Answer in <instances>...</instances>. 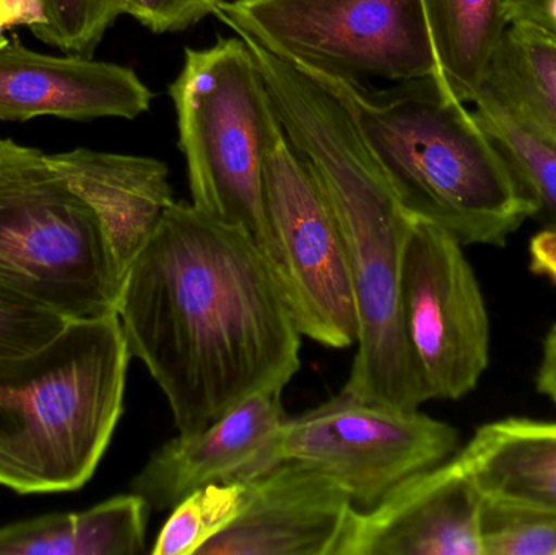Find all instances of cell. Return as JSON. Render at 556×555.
I'll list each match as a JSON object with an SVG mask.
<instances>
[{
	"label": "cell",
	"mask_w": 556,
	"mask_h": 555,
	"mask_svg": "<svg viewBox=\"0 0 556 555\" xmlns=\"http://www.w3.org/2000/svg\"><path fill=\"white\" fill-rule=\"evenodd\" d=\"M117 316L192 436L254 394L283 391L301 332L273 263L240 228L175 202L127 267Z\"/></svg>",
	"instance_id": "cell-1"
},
{
	"label": "cell",
	"mask_w": 556,
	"mask_h": 555,
	"mask_svg": "<svg viewBox=\"0 0 556 555\" xmlns=\"http://www.w3.org/2000/svg\"><path fill=\"white\" fill-rule=\"evenodd\" d=\"M238 36L256 58L285 134L319 179L345 240L358 336L340 393L418 411L430 400L405 335L401 297L414 217L395 198L339 98L256 39Z\"/></svg>",
	"instance_id": "cell-2"
},
{
	"label": "cell",
	"mask_w": 556,
	"mask_h": 555,
	"mask_svg": "<svg viewBox=\"0 0 556 555\" xmlns=\"http://www.w3.org/2000/svg\"><path fill=\"white\" fill-rule=\"evenodd\" d=\"M298 68L346 108L412 217L443 228L464 247H502L534 218L498 150L443 75L407 81L381 97L353 78Z\"/></svg>",
	"instance_id": "cell-3"
},
{
	"label": "cell",
	"mask_w": 556,
	"mask_h": 555,
	"mask_svg": "<svg viewBox=\"0 0 556 555\" xmlns=\"http://www.w3.org/2000/svg\"><path fill=\"white\" fill-rule=\"evenodd\" d=\"M130 358L117 315L0 355V485L23 495L84 488L123 416Z\"/></svg>",
	"instance_id": "cell-4"
},
{
	"label": "cell",
	"mask_w": 556,
	"mask_h": 555,
	"mask_svg": "<svg viewBox=\"0 0 556 555\" xmlns=\"http://www.w3.org/2000/svg\"><path fill=\"white\" fill-rule=\"evenodd\" d=\"M168 93L178 117L191 204L244 231L276 269L264 166L283 127L250 46L233 36L218 38L211 48H186Z\"/></svg>",
	"instance_id": "cell-5"
},
{
	"label": "cell",
	"mask_w": 556,
	"mask_h": 555,
	"mask_svg": "<svg viewBox=\"0 0 556 555\" xmlns=\"http://www.w3.org/2000/svg\"><path fill=\"white\" fill-rule=\"evenodd\" d=\"M121 286L93 209L49 155L0 139V292L80 321L117 315Z\"/></svg>",
	"instance_id": "cell-6"
},
{
	"label": "cell",
	"mask_w": 556,
	"mask_h": 555,
	"mask_svg": "<svg viewBox=\"0 0 556 555\" xmlns=\"http://www.w3.org/2000/svg\"><path fill=\"white\" fill-rule=\"evenodd\" d=\"M212 15L298 67L401 84L443 75L425 0H224Z\"/></svg>",
	"instance_id": "cell-7"
},
{
	"label": "cell",
	"mask_w": 556,
	"mask_h": 555,
	"mask_svg": "<svg viewBox=\"0 0 556 555\" xmlns=\"http://www.w3.org/2000/svg\"><path fill=\"white\" fill-rule=\"evenodd\" d=\"M264 201L276 273L301 336L326 348H352L358 319L345 240L319 179L285 129L264 166Z\"/></svg>",
	"instance_id": "cell-8"
},
{
	"label": "cell",
	"mask_w": 556,
	"mask_h": 555,
	"mask_svg": "<svg viewBox=\"0 0 556 555\" xmlns=\"http://www.w3.org/2000/svg\"><path fill=\"white\" fill-rule=\"evenodd\" d=\"M459 433L418 411H401L337 394L314 409L288 417L278 433L281 462L319 469L368 512L405 479L446 462Z\"/></svg>",
	"instance_id": "cell-9"
},
{
	"label": "cell",
	"mask_w": 556,
	"mask_h": 555,
	"mask_svg": "<svg viewBox=\"0 0 556 555\" xmlns=\"http://www.w3.org/2000/svg\"><path fill=\"white\" fill-rule=\"evenodd\" d=\"M464 244L414 218L402 261L405 335L428 400H460L490 361V319Z\"/></svg>",
	"instance_id": "cell-10"
},
{
	"label": "cell",
	"mask_w": 556,
	"mask_h": 555,
	"mask_svg": "<svg viewBox=\"0 0 556 555\" xmlns=\"http://www.w3.org/2000/svg\"><path fill=\"white\" fill-rule=\"evenodd\" d=\"M482 505L472 476L451 456L371 510L353 508L336 555H480Z\"/></svg>",
	"instance_id": "cell-11"
},
{
	"label": "cell",
	"mask_w": 556,
	"mask_h": 555,
	"mask_svg": "<svg viewBox=\"0 0 556 555\" xmlns=\"http://www.w3.org/2000/svg\"><path fill=\"white\" fill-rule=\"evenodd\" d=\"M288 419L281 391L254 394L201 432L178 433L155 450L130 482L150 510H173L211 484L250 482L281 462L277 442Z\"/></svg>",
	"instance_id": "cell-12"
},
{
	"label": "cell",
	"mask_w": 556,
	"mask_h": 555,
	"mask_svg": "<svg viewBox=\"0 0 556 555\" xmlns=\"http://www.w3.org/2000/svg\"><path fill=\"white\" fill-rule=\"evenodd\" d=\"M353 508L329 476L283 459L251 481L240 517L198 555H336Z\"/></svg>",
	"instance_id": "cell-13"
},
{
	"label": "cell",
	"mask_w": 556,
	"mask_h": 555,
	"mask_svg": "<svg viewBox=\"0 0 556 555\" xmlns=\"http://www.w3.org/2000/svg\"><path fill=\"white\" fill-rule=\"evenodd\" d=\"M152 91L132 68L87 55H48L13 38L0 48V121L38 116L136 119Z\"/></svg>",
	"instance_id": "cell-14"
},
{
	"label": "cell",
	"mask_w": 556,
	"mask_h": 555,
	"mask_svg": "<svg viewBox=\"0 0 556 555\" xmlns=\"http://www.w3.org/2000/svg\"><path fill=\"white\" fill-rule=\"evenodd\" d=\"M71 188L93 209L121 274L175 204L166 163L150 156L74 149L49 155Z\"/></svg>",
	"instance_id": "cell-15"
},
{
	"label": "cell",
	"mask_w": 556,
	"mask_h": 555,
	"mask_svg": "<svg viewBox=\"0 0 556 555\" xmlns=\"http://www.w3.org/2000/svg\"><path fill=\"white\" fill-rule=\"evenodd\" d=\"M457 456L483 497L556 512V424H486Z\"/></svg>",
	"instance_id": "cell-16"
},
{
	"label": "cell",
	"mask_w": 556,
	"mask_h": 555,
	"mask_svg": "<svg viewBox=\"0 0 556 555\" xmlns=\"http://www.w3.org/2000/svg\"><path fill=\"white\" fill-rule=\"evenodd\" d=\"M150 507L139 494L116 495L78 514H49L0 528V555L146 553Z\"/></svg>",
	"instance_id": "cell-17"
},
{
	"label": "cell",
	"mask_w": 556,
	"mask_h": 555,
	"mask_svg": "<svg viewBox=\"0 0 556 555\" xmlns=\"http://www.w3.org/2000/svg\"><path fill=\"white\" fill-rule=\"evenodd\" d=\"M473 114L528 199L534 218L556 228V139L539 127L508 94L483 81Z\"/></svg>",
	"instance_id": "cell-18"
},
{
	"label": "cell",
	"mask_w": 556,
	"mask_h": 555,
	"mask_svg": "<svg viewBox=\"0 0 556 555\" xmlns=\"http://www.w3.org/2000/svg\"><path fill=\"white\" fill-rule=\"evenodd\" d=\"M441 72L470 103L509 28L508 0H425Z\"/></svg>",
	"instance_id": "cell-19"
},
{
	"label": "cell",
	"mask_w": 556,
	"mask_h": 555,
	"mask_svg": "<svg viewBox=\"0 0 556 555\" xmlns=\"http://www.w3.org/2000/svg\"><path fill=\"white\" fill-rule=\"evenodd\" d=\"M485 80L556 139V46L509 25Z\"/></svg>",
	"instance_id": "cell-20"
},
{
	"label": "cell",
	"mask_w": 556,
	"mask_h": 555,
	"mask_svg": "<svg viewBox=\"0 0 556 555\" xmlns=\"http://www.w3.org/2000/svg\"><path fill=\"white\" fill-rule=\"evenodd\" d=\"M250 494L251 481L198 489L173 508L150 554L198 555L240 517Z\"/></svg>",
	"instance_id": "cell-21"
},
{
	"label": "cell",
	"mask_w": 556,
	"mask_h": 555,
	"mask_svg": "<svg viewBox=\"0 0 556 555\" xmlns=\"http://www.w3.org/2000/svg\"><path fill=\"white\" fill-rule=\"evenodd\" d=\"M480 555H556V512L483 497Z\"/></svg>",
	"instance_id": "cell-22"
},
{
	"label": "cell",
	"mask_w": 556,
	"mask_h": 555,
	"mask_svg": "<svg viewBox=\"0 0 556 555\" xmlns=\"http://www.w3.org/2000/svg\"><path fill=\"white\" fill-rule=\"evenodd\" d=\"M42 12L45 22L33 35L46 45L87 58L123 15L117 0H42Z\"/></svg>",
	"instance_id": "cell-23"
},
{
	"label": "cell",
	"mask_w": 556,
	"mask_h": 555,
	"mask_svg": "<svg viewBox=\"0 0 556 555\" xmlns=\"http://www.w3.org/2000/svg\"><path fill=\"white\" fill-rule=\"evenodd\" d=\"M68 323L55 313L0 292V355L45 348Z\"/></svg>",
	"instance_id": "cell-24"
},
{
	"label": "cell",
	"mask_w": 556,
	"mask_h": 555,
	"mask_svg": "<svg viewBox=\"0 0 556 555\" xmlns=\"http://www.w3.org/2000/svg\"><path fill=\"white\" fill-rule=\"evenodd\" d=\"M121 13L153 33L182 31L214 13L217 0H117Z\"/></svg>",
	"instance_id": "cell-25"
},
{
	"label": "cell",
	"mask_w": 556,
	"mask_h": 555,
	"mask_svg": "<svg viewBox=\"0 0 556 555\" xmlns=\"http://www.w3.org/2000/svg\"><path fill=\"white\" fill-rule=\"evenodd\" d=\"M508 20L556 46V0H508Z\"/></svg>",
	"instance_id": "cell-26"
},
{
	"label": "cell",
	"mask_w": 556,
	"mask_h": 555,
	"mask_svg": "<svg viewBox=\"0 0 556 555\" xmlns=\"http://www.w3.org/2000/svg\"><path fill=\"white\" fill-rule=\"evenodd\" d=\"M0 20L7 26L26 25L33 31L45 22L42 0H0Z\"/></svg>",
	"instance_id": "cell-27"
},
{
	"label": "cell",
	"mask_w": 556,
	"mask_h": 555,
	"mask_svg": "<svg viewBox=\"0 0 556 555\" xmlns=\"http://www.w3.org/2000/svg\"><path fill=\"white\" fill-rule=\"evenodd\" d=\"M531 266L556 283V228H545L532 238Z\"/></svg>",
	"instance_id": "cell-28"
},
{
	"label": "cell",
	"mask_w": 556,
	"mask_h": 555,
	"mask_svg": "<svg viewBox=\"0 0 556 555\" xmlns=\"http://www.w3.org/2000/svg\"><path fill=\"white\" fill-rule=\"evenodd\" d=\"M539 391L556 404V325L545 339L544 354L538 375Z\"/></svg>",
	"instance_id": "cell-29"
},
{
	"label": "cell",
	"mask_w": 556,
	"mask_h": 555,
	"mask_svg": "<svg viewBox=\"0 0 556 555\" xmlns=\"http://www.w3.org/2000/svg\"><path fill=\"white\" fill-rule=\"evenodd\" d=\"M5 28H7L5 23H3L2 20H0V48H2V46H5L7 42L10 41V39H7L5 35H3V29H5Z\"/></svg>",
	"instance_id": "cell-30"
},
{
	"label": "cell",
	"mask_w": 556,
	"mask_h": 555,
	"mask_svg": "<svg viewBox=\"0 0 556 555\" xmlns=\"http://www.w3.org/2000/svg\"><path fill=\"white\" fill-rule=\"evenodd\" d=\"M218 2H224V0H217V3H218Z\"/></svg>",
	"instance_id": "cell-31"
}]
</instances>
